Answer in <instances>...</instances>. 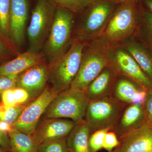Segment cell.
<instances>
[{"label":"cell","instance_id":"6da1fadb","mask_svg":"<svg viewBox=\"0 0 152 152\" xmlns=\"http://www.w3.org/2000/svg\"><path fill=\"white\" fill-rule=\"evenodd\" d=\"M137 1L122 3L114 11L100 37L109 47L121 45L135 36L142 15V6Z\"/></svg>","mask_w":152,"mask_h":152},{"label":"cell","instance_id":"7a4b0ae2","mask_svg":"<svg viewBox=\"0 0 152 152\" xmlns=\"http://www.w3.org/2000/svg\"><path fill=\"white\" fill-rule=\"evenodd\" d=\"M109 49L100 38L86 43L78 72L70 89L86 93L90 84L108 65Z\"/></svg>","mask_w":152,"mask_h":152},{"label":"cell","instance_id":"3957f363","mask_svg":"<svg viewBox=\"0 0 152 152\" xmlns=\"http://www.w3.org/2000/svg\"><path fill=\"white\" fill-rule=\"evenodd\" d=\"M115 3L110 0H94L75 26L73 40L88 43L99 38L115 10Z\"/></svg>","mask_w":152,"mask_h":152},{"label":"cell","instance_id":"277c9868","mask_svg":"<svg viewBox=\"0 0 152 152\" xmlns=\"http://www.w3.org/2000/svg\"><path fill=\"white\" fill-rule=\"evenodd\" d=\"M74 14L66 9L57 7L51 28L42 50L49 66L64 54L72 45Z\"/></svg>","mask_w":152,"mask_h":152},{"label":"cell","instance_id":"5b68a950","mask_svg":"<svg viewBox=\"0 0 152 152\" xmlns=\"http://www.w3.org/2000/svg\"><path fill=\"white\" fill-rule=\"evenodd\" d=\"M86 44L73 40L67 51L50 66L49 86L56 94L70 88L78 72Z\"/></svg>","mask_w":152,"mask_h":152},{"label":"cell","instance_id":"8992f818","mask_svg":"<svg viewBox=\"0 0 152 152\" xmlns=\"http://www.w3.org/2000/svg\"><path fill=\"white\" fill-rule=\"evenodd\" d=\"M89 102L86 93L70 89L63 91L53 99L42 118L68 119L78 122L84 119Z\"/></svg>","mask_w":152,"mask_h":152},{"label":"cell","instance_id":"52a82bcc","mask_svg":"<svg viewBox=\"0 0 152 152\" xmlns=\"http://www.w3.org/2000/svg\"><path fill=\"white\" fill-rule=\"evenodd\" d=\"M126 105L113 96L89 101L84 119L91 133L99 130H113Z\"/></svg>","mask_w":152,"mask_h":152},{"label":"cell","instance_id":"ba28073f","mask_svg":"<svg viewBox=\"0 0 152 152\" xmlns=\"http://www.w3.org/2000/svg\"><path fill=\"white\" fill-rule=\"evenodd\" d=\"M56 8L51 0H37L28 28V51H42L53 23Z\"/></svg>","mask_w":152,"mask_h":152},{"label":"cell","instance_id":"9c48e42d","mask_svg":"<svg viewBox=\"0 0 152 152\" xmlns=\"http://www.w3.org/2000/svg\"><path fill=\"white\" fill-rule=\"evenodd\" d=\"M108 66L117 76L130 79L147 92L152 91V82L121 45L110 47Z\"/></svg>","mask_w":152,"mask_h":152},{"label":"cell","instance_id":"30bf717a","mask_svg":"<svg viewBox=\"0 0 152 152\" xmlns=\"http://www.w3.org/2000/svg\"><path fill=\"white\" fill-rule=\"evenodd\" d=\"M56 95L48 84L40 95L26 105L13 126L20 132L31 136L47 107Z\"/></svg>","mask_w":152,"mask_h":152},{"label":"cell","instance_id":"8fae6325","mask_svg":"<svg viewBox=\"0 0 152 152\" xmlns=\"http://www.w3.org/2000/svg\"><path fill=\"white\" fill-rule=\"evenodd\" d=\"M50 66L46 60L30 67L17 76V88L28 93L30 102L38 97L48 86Z\"/></svg>","mask_w":152,"mask_h":152},{"label":"cell","instance_id":"7c38bea8","mask_svg":"<svg viewBox=\"0 0 152 152\" xmlns=\"http://www.w3.org/2000/svg\"><path fill=\"white\" fill-rule=\"evenodd\" d=\"M76 123L68 119H43L31 136L39 146L42 144L66 137Z\"/></svg>","mask_w":152,"mask_h":152},{"label":"cell","instance_id":"4fadbf2b","mask_svg":"<svg viewBox=\"0 0 152 152\" xmlns=\"http://www.w3.org/2000/svg\"><path fill=\"white\" fill-rule=\"evenodd\" d=\"M115 152H152V126L145 124L119 138Z\"/></svg>","mask_w":152,"mask_h":152},{"label":"cell","instance_id":"5bb4252c","mask_svg":"<svg viewBox=\"0 0 152 152\" xmlns=\"http://www.w3.org/2000/svg\"><path fill=\"white\" fill-rule=\"evenodd\" d=\"M28 11V0H11L10 33L12 42L19 49L24 42Z\"/></svg>","mask_w":152,"mask_h":152},{"label":"cell","instance_id":"9a60e30c","mask_svg":"<svg viewBox=\"0 0 152 152\" xmlns=\"http://www.w3.org/2000/svg\"><path fill=\"white\" fill-rule=\"evenodd\" d=\"M145 124L142 105L131 104L125 108L116 126L112 131L119 138Z\"/></svg>","mask_w":152,"mask_h":152},{"label":"cell","instance_id":"2e32d148","mask_svg":"<svg viewBox=\"0 0 152 152\" xmlns=\"http://www.w3.org/2000/svg\"><path fill=\"white\" fill-rule=\"evenodd\" d=\"M118 76L108 65L89 85L86 94L89 101L113 95Z\"/></svg>","mask_w":152,"mask_h":152},{"label":"cell","instance_id":"e0dca14e","mask_svg":"<svg viewBox=\"0 0 152 152\" xmlns=\"http://www.w3.org/2000/svg\"><path fill=\"white\" fill-rule=\"evenodd\" d=\"M46 60L42 51H27L20 53L11 61L0 65V77L18 75L26 69Z\"/></svg>","mask_w":152,"mask_h":152},{"label":"cell","instance_id":"ac0fdd59","mask_svg":"<svg viewBox=\"0 0 152 152\" xmlns=\"http://www.w3.org/2000/svg\"><path fill=\"white\" fill-rule=\"evenodd\" d=\"M91 134L89 126L86 120L76 123L66 137L69 152H91L89 139Z\"/></svg>","mask_w":152,"mask_h":152},{"label":"cell","instance_id":"d6986e66","mask_svg":"<svg viewBox=\"0 0 152 152\" xmlns=\"http://www.w3.org/2000/svg\"><path fill=\"white\" fill-rule=\"evenodd\" d=\"M134 59L152 83V55L134 37L121 44Z\"/></svg>","mask_w":152,"mask_h":152},{"label":"cell","instance_id":"ffe728a7","mask_svg":"<svg viewBox=\"0 0 152 152\" xmlns=\"http://www.w3.org/2000/svg\"><path fill=\"white\" fill-rule=\"evenodd\" d=\"M143 89L130 79L118 76L112 96L120 102L128 106L132 104V99L136 93Z\"/></svg>","mask_w":152,"mask_h":152},{"label":"cell","instance_id":"44dd1931","mask_svg":"<svg viewBox=\"0 0 152 152\" xmlns=\"http://www.w3.org/2000/svg\"><path fill=\"white\" fill-rule=\"evenodd\" d=\"M10 140V152H38V146L32 136L14 128L8 133Z\"/></svg>","mask_w":152,"mask_h":152},{"label":"cell","instance_id":"7402d4cb","mask_svg":"<svg viewBox=\"0 0 152 152\" xmlns=\"http://www.w3.org/2000/svg\"><path fill=\"white\" fill-rule=\"evenodd\" d=\"M142 7L140 22L134 37L152 55V14L145 10L142 6Z\"/></svg>","mask_w":152,"mask_h":152},{"label":"cell","instance_id":"603a6c76","mask_svg":"<svg viewBox=\"0 0 152 152\" xmlns=\"http://www.w3.org/2000/svg\"><path fill=\"white\" fill-rule=\"evenodd\" d=\"M11 2V0H0V34L12 42L10 33Z\"/></svg>","mask_w":152,"mask_h":152},{"label":"cell","instance_id":"cb8c5ba5","mask_svg":"<svg viewBox=\"0 0 152 152\" xmlns=\"http://www.w3.org/2000/svg\"><path fill=\"white\" fill-rule=\"evenodd\" d=\"M26 105L9 107L0 102V121L13 126Z\"/></svg>","mask_w":152,"mask_h":152},{"label":"cell","instance_id":"d4e9b609","mask_svg":"<svg viewBox=\"0 0 152 152\" xmlns=\"http://www.w3.org/2000/svg\"><path fill=\"white\" fill-rule=\"evenodd\" d=\"M56 7L66 9L74 14L83 12L94 0H51Z\"/></svg>","mask_w":152,"mask_h":152},{"label":"cell","instance_id":"484cf974","mask_svg":"<svg viewBox=\"0 0 152 152\" xmlns=\"http://www.w3.org/2000/svg\"><path fill=\"white\" fill-rule=\"evenodd\" d=\"M20 53L19 49L12 42L0 34V61L16 57Z\"/></svg>","mask_w":152,"mask_h":152},{"label":"cell","instance_id":"4316f807","mask_svg":"<svg viewBox=\"0 0 152 152\" xmlns=\"http://www.w3.org/2000/svg\"><path fill=\"white\" fill-rule=\"evenodd\" d=\"M38 152H69L66 138L40 145Z\"/></svg>","mask_w":152,"mask_h":152},{"label":"cell","instance_id":"83f0119b","mask_svg":"<svg viewBox=\"0 0 152 152\" xmlns=\"http://www.w3.org/2000/svg\"><path fill=\"white\" fill-rule=\"evenodd\" d=\"M108 129L99 130L91 134L89 139V147L91 152H97L103 148L104 138Z\"/></svg>","mask_w":152,"mask_h":152},{"label":"cell","instance_id":"f1b7e54d","mask_svg":"<svg viewBox=\"0 0 152 152\" xmlns=\"http://www.w3.org/2000/svg\"><path fill=\"white\" fill-rule=\"evenodd\" d=\"M119 144L118 138L114 132L110 131L106 133L104 138L103 148L108 152H112Z\"/></svg>","mask_w":152,"mask_h":152},{"label":"cell","instance_id":"f546056e","mask_svg":"<svg viewBox=\"0 0 152 152\" xmlns=\"http://www.w3.org/2000/svg\"><path fill=\"white\" fill-rule=\"evenodd\" d=\"M18 75H10L0 77V95L7 90L16 88Z\"/></svg>","mask_w":152,"mask_h":152},{"label":"cell","instance_id":"4dcf8cb0","mask_svg":"<svg viewBox=\"0 0 152 152\" xmlns=\"http://www.w3.org/2000/svg\"><path fill=\"white\" fill-rule=\"evenodd\" d=\"M12 91L16 106L26 105L29 103V94L26 90L16 87L13 89Z\"/></svg>","mask_w":152,"mask_h":152},{"label":"cell","instance_id":"1f68e13d","mask_svg":"<svg viewBox=\"0 0 152 152\" xmlns=\"http://www.w3.org/2000/svg\"><path fill=\"white\" fill-rule=\"evenodd\" d=\"M143 108L146 122L152 126V91L147 92Z\"/></svg>","mask_w":152,"mask_h":152},{"label":"cell","instance_id":"d6a6232c","mask_svg":"<svg viewBox=\"0 0 152 152\" xmlns=\"http://www.w3.org/2000/svg\"><path fill=\"white\" fill-rule=\"evenodd\" d=\"M12 89L7 90L1 95V102L5 105L9 107L16 106L14 99Z\"/></svg>","mask_w":152,"mask_h":152},{"label":"cell","instance_id":"836d02e7","mask_svg":"<svg viewBox=\"0 0 152 152\" xmlns=\"http://www.w3.org/2000/svg\"><path fill=\"white\" fill-rule=\"evenodd\" d=\"M0 146L7 151L10 152L11 142L8 134L1 130H0Z\"/></svg>","mask_w":152,"mask_h":152},{"label":"cell","instance_id":"e575fe53","mask_svg":"<svg viewBox=\"0 0 152 152\" xmlns=\"http://www.w3.org/2000/svg\"><path fill=\"white\" fill-rule=\"evenodd\" d=\"M147 92L145 90H142L139 91L134 96L132 101V104H143L146 97Z\"/></svg>","mask_w":152,"mask_h":152},{"label":"cell","instance_id":"d590c367","mask_svg":"<svg viewBox=\"0 0 152 152\" xmlns=\"http://www.w3.org/2000/svg\"><path fill=\"white\" fill-rule=\"evenodd\" d=\"M13 129V126L9 124L8 123L0 121V130L2 132L7 133L11 132Z\"/></svg>","mask_w":152,"mask_h":152},{"label":"cell","instance_id":"8d00e7d4","mask_svg":"<svg viewBox=\"0 0 152 152\" xmlns=\"http://www.w3.org/2000/svg\"><path fill=\"white\" fill-rule=\"evenodd\" d=\"M141 5L145 10L152 14V0H141Z\"/></svg>","mask_w":152,"mask_h":152},{"label":"cell","instance_id":"74e56055","mask_svg":"<svg viewBox=\"0 0 152 152\" xmlns=\"http://www.w3.org/2000/svg\"><path fill=\"white\" fill-rule=\"evenodd\" d=\"M110 1H112L115 3H124L126 2H129L132 1H138L141 0H110Z\"/></svg>","mask_w":152,"mask_h":152},{"label":"cell","instance_id":"f35d334b","mask_svg":"<svg viewBox=\"0 0 152 152\" xmlns=\"http://www.w3.org/2000/svg\"><path fill=\"white\" fill-rule=\"evenodd\" d=\"M0 152H8L7 151H6L4 149V148L0 146Z\"/></svg>","mask_w":152,"mask_h":152},{"label":"cell","instance_id":"ab89813d","mask_svg":"<svg viewBox=\"0 0 152 152\" xmlns=\"http://www.w3.org/2000/svg\"><path fill=\"white\" fill-rule=\"evenodd\" d=\"M112 152H115V151H112Z\"/></svg>","mask_w":152,"mask_h":152}]
</instances>
